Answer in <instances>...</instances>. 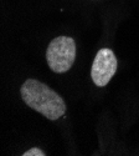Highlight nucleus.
<instances>
[{
  "instance_id": "f257e3e1",
  "label": "nucleus",
  "mask_w": 139,
  "mask_h": 156,
  "mask_svg": "<svg viewBox=\"0 0 139 156\" xmlns=\"http://www.w3.org/2000/svg\"><path fill=\"white\" fill-rule=\"evenodd\" d=\"M20 94L29 108L42 114L48 120H57L66 111L64 99L39 80H26L20 89Z\"/></svg>"
},
{
  "instance_id": "f03ea898",
  "label": "nucleus",
  "mask_w": 139,
  "mask_h": 156,
  "mask_svg": "<svg viewBox=\"0 0 139 156\" xmlns=\"http://www.w3.org/2000/svg\"><path fill=\"white\" fill-rule=\"evenodd\" d=\"M46 59L50 69L57 74L68 71L76 59V43L70 36H58L48 44Z\"/></svg>"
},
{
  "instance_id": "7ed1b4c3",
  "label": "nucleus",
  "mask_w": 139,
  "mask_h": 156,
  "mask_svg": "<svg viewBox=\"0 0 139 156\" xmlns=\"http://www.w3.org/2000/svg\"><path fill=\"white\" fill-rule=\"evenodd\" d=\"M117 68L118 61L114 53L107 48L101 49L96 54L91 69V77L93 83L99 87L106 86L114 76Z\"/></svg>"
},
{
  "instance_id": "20e7f679",
  "label": "nucleus",
  "mask_w": 139,
  "mask_h": 156,
  "mask_svg": "<svg viewBox=\"0 0 139 156\" xmlns=\"http://www.w3.org/2000/svg\"><path fill=\"white\" fill-rule=\"evenodd\" d=\"M22 155L24 156H45L46 154L42 150H40L39 147H32V149L28 150L26 152H24Z\"/></svg>"
}]
</instances>
